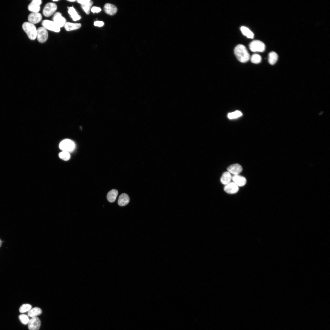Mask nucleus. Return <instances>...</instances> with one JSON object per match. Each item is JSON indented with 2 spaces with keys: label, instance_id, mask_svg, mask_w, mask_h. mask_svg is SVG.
I'll return each mask as SVG.
<instances>
[{
  "label": "nucleus",
  "instance_id": "9b49d317",
  "mask_svg": "<svg viewBox=\"0 0 330 330\" xmlns=\"http://www.w3.org/2000/svg\"><path fill=\"white\" fill-rule=\"evenodd\" d=\"M42 19V15L38 12H32L28 17L29 22L34 24L39 22Z\"/></svg>",
  "mask_w": 330,
  "mask_h": 330
},
{
  "label": "nucleus",
  "instance_id": "2eb2a0df",
  "mask_svg": "<svg viewBox=\"0 0 330 330\" xmlns=\"http://www.w3.org/2000/svg\"><path fill=\"white\" fill-rule=\"evenodd\" d=\"M104 10L107 14L110 15H113L116 13L117 8L113 4L106 3L104 6Z\"/></svg>",
  "mask_w": 330,
  "mask_h": 330
},
{
  "label": "nucleus",
  "instance_id": "473e14b6",
  "mask_svg": "<svg viewBox=\"0 0 330 330\" xmlns=\"http://www.w3.org/2000/svg\"><path fill=\"white\" fill-rule=\"evenodd\" d=\"M2 241L1 240V239H0V247H1V246L2 245Z\"/></svg>",
  "mask_w": 330,
  "mask_h": 330
},
{
  "label": "nucleus",
  "instance_id": "72a5a7b5",
  "mask_svg": "<svg viewBox=\"0 0 330 330\" xmlns=\"http://www.w3.org/2000/svg\"><path fill=\"white\" fill-rule=\"evenodd\" d=\"M68 1H69V2H75V0H68Z\"/></svg>",
  "mask_w": 330,
  "mask_h": 330
},
{
  "label": "nucleus",
  "instance_id": "393cba45",
  "mask_svg": "<svg viewBox=\"0 0 330 330\" xmlns=\"http://www.w3.org/2000/svg\"><path fill=\"white\" fill-rule=\"evenodd\" d=\"M242 115V114L241 112L239 111H236L228 113L227 116L229 119H233L239 118Z\"/></svg>",
  "mask_w": 330,
  "mask_h": 330
},
{
  "label": "nucleus",
  "instance_id": "39448f33",
  "mask_svg": "<svg viewBox=\"0 0 330 330\" xmlns=\"http://www.w3.org/2000/svg\"><path fill=\"white\" fill-rule=\"evenodd\" d=\"M57 5L53 2H49L44 6L43 9V15L46 17H49L52 15L57 10Z\"/></svg>",
  "mask_w": 330,
  "mask_h": 330
},
{
  "label": "nucleus",
  "instance_id": "20e7f679",
  "mask_svg": "<svg viewBox=\"0 0 330 330\" xmlns=\"http://www.w3.org/2000/svg\"><path fill=\"white\" fill-rule=\"evenodd\" d=\"M250 50L253 52H262L265 49V45L262 42L259 40H255L249 45Z\"/></svg>",
  "mask_w": 330,
  "mask_h": 330
},
{
  "label": "nucleus",
  "instance_id": "c85d7f7f",
  "mask_svg": "<svg viewBox=\"0 0 330 330\" xmlns=\"http://www.w3.org/2000/svg\"><path fill=\"white\" fill-rule=\"evenodd\" d=\"M59 157L64 161L68 160L70 158V155L69 152L63 151L59 154Z\"/></svg>",
  "mask_w": 330,
  "mask_h": 330
},
{
  "label": "nucleus",
  "instance_id": "a211bd4d",
  "mask_svg": "<svg viewBox=\"0 0 330 330\" xmlns=\"http://www.w3.org/2000/svg\"><path fill=\"white\" fill-rule=\"evenodd\" d=\"M232 179V177L228 172H225L222 174L221 178L220 181L221 183L224 185H226L230 182Z\"/></svg>",
  "mask_w": 330,
  "mask_h": 330
},
{
  "label": "nucleus",
  "instance_id": "ddd939ff",
  "mask_svg": "<svg viewBox=\"0 0 330 330\" xmlns=\"http://www.w3.org/2000/svg\"><path fill=\"white\" fill-rule=\"evenodd\" d=\"M228 172L234 175H238L242 170L241 166L238 163L232 164L227 168Z\"/></svg>",
  "mask_w": 330,
  "mask_h": 330
},
{
  "label": "nucleus",
  "instance_id": "4be33fe9",
  "mask_svg": "<svg viewBox=\"0 0 330 330\" xmlns=\"http://www.w3.org/2000/svg\"><path fill=\"white\" fill-rule=\"evenodd\" d=\"M278 59L277 54L274 51L270 53L268 56V62L271 65H273L277 61Z\"/></svg>",
  "mask_w": 330,
  "mask_h": 330
},
{
  "label": "nucleus",
  "instance_id": "a878e982",
  "mask_svg": "<svg viewBox=\"0 0 330 330\" xmlns=\"http://www.w3.org/2000/svg\"><path fill=\"white\" fill-rule=\"evenodd\" d=\"M251 62L254 64H258L260 63L262 60L261 56L257 54H253L250 58Z\"/></svg>",
  "mask_w": 330,
  "mask_h": 330
},
{
  "label": "nucleus",
  "instance_id": "aec40b11",
  "mask_svg": "<svg viewBox=\"0 0 330 330\" xmlns=\"http://www.w3.org/2000/svg\"><path fill=\"white\" fill-rule=\"evenodd\" d=\"M118 194V191L116 189H112L108 193L107 198L109 202L111 203L114 202L117 197Z\"/></svg>",
  "mask_w": 330,
  "mask_h": 330
},
{
  "label": "nucleus",
  "instance_id": "f8f14e48",
  "mask_svg": "<svg viewBox=\"0 0 330 330\" xmlns=\"http://www.w3.org/2000/svg\"><path fill=\"white\" fill-rule=\"evenodd\" d=\"M224 189L226 193L230 194H233L238 192L239 190V187L234 182H231L225 185Z\"/></svg>",
  "mask_w": 330,
  "mask_h": 330
},
{
  "label": "nucleus",
  "instance_id": "412c9836",
  "mask_svg": "<svg viewBox=\"0 0 330 330\" xmlns=\"http://www.w3.org/2000/svg\"><path fill=\"white\" fill-rule=\"evenodd\" d=\"M42 311L41 309L38 307H36L31 308L28 312V316L32 317H37L41 314Z\"/></svg>",
  "mask_w": 330,
  "mask_h": 330
},
{
  "label": "nucleus",
  "instance_id": "9d476101",
  "mask_svg": "<svg viewBox=\"0 0 330 330\" xmlns=\"http://www.w3.org/2000/svg\"><path fill=\"white\" fill-rule=\"evenodd\" d=\"M42 3L41 0H33L28 5V9L32 12H38L40 10V5Z\"/></svg>",
  "mask_w": 330,
  "mask_h": 330
},
{
  "label": "nucleus",
  "instance_id": "7ed1b4c3",
  "mask_svg": "<svg viewBox=\"0 0 330 330\" xmlns=\"http://www.w3.org/2000/svg\"><path fill=\"white\" fill-rule=\"evenodd\" d=\"M59 148L63 151L71 152L75 148V145L74 142L69 139H65L60 143Z\"/></svg>",
  "mask_w": 330,
  "mask_h": 330
},
{
  "label": "nucleus",
  "instance_id": "0eeeda50",
  "mask_svg": "<svg viewBox=\"0 0 330 330\" xmlns=\"http://www.w3.org/2000/svg\"><path fill=\"white\" fill-rule=\"evenodd\" d=\"M42 24L47 30L56 32H58L60 31V28L53 21L44 20L42 21Z\"/></svg>",
  "mask_w": 330,
  "mask_h": 330
},
{
  "label": "nucleus",
  "instance_id": "f03ea898",
  "mask_svg": "<svg viewBox=\"0 0 330 330\" xmlns=\"http://www.w3.org/2000/svg\"><path fill=\"white\" fill-rule=\"evenodd\" d=\"M22 28L30 39L34 40L36 38L37 29L34 24L25 22L22 24Z\"/></svg>",
  "mask_w": 330,
  "mask_h": 330
},
{
  "label": "nucleus",
  "instance_id": "7c9ffc66",
  "mask_svg": "<svg viewBox=\"0 0 330 330\" xmlns=\"http://www.w3.org/2000/svg\"><path fill=\"white\" fill-rule=\"evenodd\" d=\"M94 24L95 26L100 27L103 26L104 23L102 21H97L94 22Z\"/></svg>",
  "mask_w": 330,
  "mask_h": 330
},
{
  "label": "nucleus",
  "instance_id": "1a4fd4ad",
  "mask_svg": "<svg viewBox=\"0 0 330 330\" xmlns=\"http://www.w3.org/2000/svg\"><path fill=\"white\" fill-rule=\"evenodd\" d=\"M29 330H38L41 326V321L37 317H32L28 324Z\"/></svg>",
  "mask_w": 330,
  "mask_h": 330
},
{
  "label": "nucleus",
  "instance_id": "f3484780",
  "mask_svg": "<svg viewBox=\"0 0 330 330\" xmlns=\"http://www.w3.org/2000/svg\"><path fill=\"white\" fill-rule=\"evenodd\" d=\"M81 26L80 23H74L66 22L64 27L66 30L68 31H72L79 28Z\"/></svg>",
  "mask_w": 330,
  "mask_h": 330
},
{
  "label": "nucleus",
  "instance_id": "f704fd0d",
  "mask_svg": "<svg viewBox=\"0 0 330 330\" xmlns=\"http://www.w3.org/2000/svg\"><path fill=\"white\" fill-rule=\"evenodd\" d=\"M53 1H54V2H57V1H58V0H53Z\"/></svg>",
  "mask_w": 330,
  "mask_h": 330
},
{
  "label": "nucleus",
  "instance_id": "4468645a",
  "mask_svg": "<svg viewBox=\"0 0 330 330\" xmlns=\"http://www.w3.org/2000/svg\"><path fill=\"white\" fill-rule=\"evenodd\" d=\"M232 180L238 186H243L246 183V179L243 176L239 175H234L232 177Z\"/></svg>",
  "mask_w": 330,
  "mask_h": 330
},
{
  "label": "nucleus",
  "instance_id": "c756f323",
  "mask_svg": "<svg viewBox=\"0 0 330 330\" xmlns=\"http://www.w3.org/2000/svg\"><path fill=\"white\" fill-rule=\"evenodd\" d=\"M101 10V9L98 7L96 6L93 7L91 9V11L93 13H97Z\"/></svg>",
  "mask_w": 330,
  "mask_h": 330
},
{
  "label": "nucleus",
  "instance_id": "f257e3e1",
  "mask_svg": "<svg viewBox=\"0 0 330 330\" xmlns=\"http://www.w3.org/2000/svg\"><path fill=\"white\" fill-rule=\"evenodd\" d=\"M234 52L237 59L241 62L246 63L250 58V56L247 50L243 45H237L235 48Z\"/></svg>",
  "mask_w": 330,
  "mask_h": 330
},
{
  "label": "nucleus",
  "instance_id": "bb28decb",
  "mask_svg": "<svg viewBox=\"0 0 330 330\" xmlns=\"http://www.w3.org/2000/svg\"><path fill=\"white\" fill-rule=\"evenodd\" d=\"M31 306L29 304H24L20 307L19 311L21 313H24L28 312L31 308Z\"/></svg>",
  "mask_w": 330,
  "mask_h": 330
},
{
  "label": "nucleus",
  "instance_id": "2f4dec72",
  "mask_svg": "<svg viewBox=\"0 0 330 330\" xmlns=\"http://www.w3.org/2000/svg\"><path fill=\"white\" fill-rule=\"evenodd\" d=\"M90 0H77V2L81 5L83 4L88 2Z\"/></svg>",
  "mask_w": 330,
  "mask_h": 330
},
{
  "label": "nucleus",
  "instance_id": "423d86ee",
  "mask_svg": "<svg viewBox=\"0 0 330 330\" xmlns=\"http://www.w3.org/2000/svg\"><path fill=\"white\" fill-rule=\"evenodd\" d=\"M48 34L47 30L43 27H41L37 29L36 38L38 42L43 43L47 39Z\"/></svg>",
  "mask_w": 330,
  "mask_h": 330
},
{
  "label": "nucleus",
  "instance_id": "cd10ccee",
  "mask_svg": "<svg viewBox=\"0 0 330 330\" xmlns=\"http://www.w3.org/2000/svg\"><path fill=\"white\" fill-rule=\"evenodd\" d=\"M18 318L20 322L24 324H28L30 320L28 315L25 314H21L19 316Z\"/></svg>",
  "mask_w": 330,
  "mask_h": 330
},
{
  "label": "nucleus",
  "instance_id": "6ab92c4d",
  "mask_svg": "<svg viewBox=\"0 0 330 330\" xmlns=\"http://www.w3.org/2000/svg\"><path fill=\"white\" fill-rule=\"evenodd\" d=\"M68 13L73 20L76 21L80 19L81 17L78 14L73 6L68 7Z\"/></svg>",
  "mask_w": 330,
  "mask_h": 330
},
{
  "label": "nucleus",
  "instance_id": "dca6fc26",
  "mask_svg": "<svg viewBox=\"0 0 330 330\" xmlns=\"http://www.w3.org/2000/svg\"><path fill=\"white\" fill-rule=\"evenodd\" d=\"M130 201L129 196L127 194L123 193L119 196L118 203L120 206H123L127 205Z\"/></svg>",
  "mask_w": 330,
  "mask_h": 330
},
{
  "label": "nucleus",
  "instance_id": "5701e85b",
  "mask_svg": "<svg viewBox=\"0 0 330 330\" xmlns=\"http://www.w3.org/2000/svg\"><path fill=\"white\" fill-rule=\"evenodd\" d=\"M240 30L243 35L247 38H253L254 36L253 33L248 28L245 26H242L240 28Z\"/></svg>",
  "mask_w": 330,
  "mask_h": 330
},
{
  "label": "nucleus",
  "instance_id": "b1692460",
  "mask_svg": "<svg viewBox=\"0 0 330 330\" xmlns=\"http://www.w3.org/2000/svg\"><path fill=\"white\" fill-rule=\"evenodd\" d=\"M93 3V2L90 0L86 3L81 5L82 8L86 14H89L90 8Z\"/></svg>",
  "mask_w": 330,
  "mask_h": 330
},
{
  "label": "nucleus",
  "instance_id": "6e6552de",
  "mask_svg": "<svg viewBox=\"0 0 330 330\" xmlns=\"http://www.w3.org/2000/svg\"><path fill=\"white\" fill-rule=\"evenodd\" d=\"M53 21L60 28L64 26L66 23L65 19L59 12L55 13L53 17Z\"/></svg>",
  "mask_w": 330,
  "mask_h": 330
}]
</instances>
